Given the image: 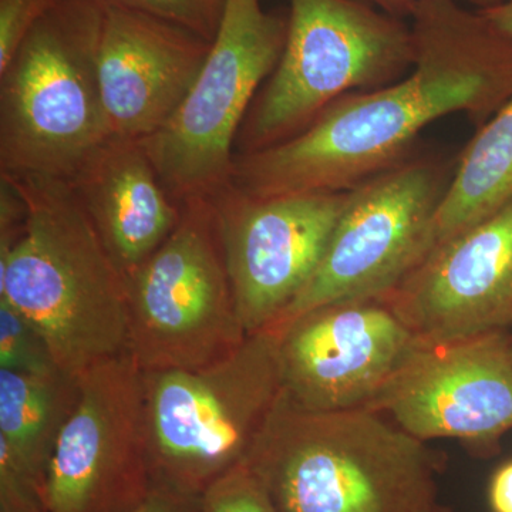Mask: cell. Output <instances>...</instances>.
<instances>
[{"mask_svg": "<svg viewBox=\"0 0 512 512\" xmlns=\"http://www.w3.org/2000/svg\"><path fill=\"white\" fill-rule=\"evenodd\" d=\"M414 64L392 84L348 94L298 136L235 156L231 183L248 197L353 190L409 157L423 128L454 113L481 123L512 96V37L458 0L410 10Z\"/></svg>", "mask_w": 512, "mask_h": 512, "instance_id": "1", "label": "cell"}, {"mask_svg": "<svg viewBox=\"0 0 512 512\" xmlns=\"http://www.w3.org/2000/svg\"><path fill=\"white\" fill-rule=\"evenodd\" d=\"M0 177L26 210L18 241L0 255V299L35 326L60 372L73 379L128 353L127 278L72 184L45 175Z\"/></svg>", "mask_w": 512, "mask_h": 512, "instance_id": "2", "label": "cell"}, {"mask_svg": "<svg viewBox=\"0 0 512 512\" xmlns=\"http://www.w3.org/2000/svg\"><path fill=\"white\" fill-rule=\"evenodd\" d=\"M247 466L279 512H426L444 456L375 410H309L284 390Z\"/></svg>", "mask_w": 512, "mask_h": 512, "instance_id": "3", "label": "cell"}, {"mask_svg": "<svg viewBox=\"0 0 512 512\" xmlns=\"http://www.w3.org/2000/svg\"><path fill=\"white\" fill-rule=\"evenodd\" d=\"M143 384L154 488L200 498L247 464L284 393L278 336L261 330L211 365L143 372Z\"/></svg>", "mask_w": 512, "mask_h": 512, "instance_id": "4", "label": "cell"}, {"mask_svg": "<svg viewBox=\"0 0 512 512\" xmlns=\"http://www.w3.org/2000/svg\"><path fill=\"white\" fill-rule=\"evenodd\" d=\"M96 12L93 0H57L0 73V174L72 181L110 140Z\"/></svg>", "mask_w": 512, "mask_h": 512, "instance_id": "5", "label": "cell"}, {"mask_svg": "<svg viewBox=\"0 0 512 512\" xmlns=\"http://www.w3.org/2000/svg\"><path fill=\"white\" fill-rule=\"evenodd\" d=\"M414 64L410 26L360 0H291L284 52L239 130L237 154L298 136L348 94L403 79Z\"/></svg>", "mask_w": 512, "mask_h": 512, "instance_id": "6", "label": "cell"}, {"mask_svg": "<svg viewBox=\"0 0 512 512\" xmlns=\"http://www.w3.org/2000/svg\"><path fill=\"white\" fill-rule=\"evenodd\" d=\"M288 20L261 0H222L220 25L200 74L173 117L141 141L177 204L227 190L235 143L256 92L284 52Z\"/></svg>", "mask_w": 512, "mask_h": 512, "instance_id": "7", "label": "cell"}, {"mask_svg": "<svg viewBox=\"0 0 512 512\" xmlns=\"http://www.w3.org/2000/svg\"><path fill=\"white\" fill-rule=\"evenodd\" d=\"M127 284L128 353L143 372L211 365L247 339L212 200L181 204L173 232Z\"/></svg>", "mask_w": 512, "mask_h": 512, "instance_id": "8", "label": "cell"}, {"mask_svg": "<svg viewBox=\"0 0 512 512\" xmlns=\"http://www.w3.org/2000/svg\"><path fill=\"white\" fill-rule=\"evenodd\" d=\"M454 165L439 157H407L350 190L318 269L269 330L320 306L392 291L429 254Z\"/></svg>", "mask_w": 512, "mask_h": 512, "instance_id": "9", "label": "cell"}, {"mask_svg": "<svg viewBox=\"0 0 512 512\" xmlns=\"http://www.w3.org/2000/svg\"><path fill=\"white\" fill-rule=\"evenodd\" d=\"M153 490L143 370L124 353L79 377L43 498L47 512H134Z\"/></svg>", "mask_w": 512, "mask_h": 512, "instance_id": "10", "label": "cell"}, {"mask_svg": "<svg viewBox=\"0 0 512 512\" xmlns=\"http://www.w3.org/2000/svg\"><path fill=\"white\" fill-rule=\"evenodd\" d=\"M366 409L414 439L457 440L490 457L512 430V356L507 330L420 343Z\"/></svg>", "mask_w": 512, "mask_h": 512, "instance_id": "11", "label": "cell"}, {"mask_svg": "<svg viewBox=\"0 0 512 512\" xmlns=\"http://www.w3.org/2000/svg\"><path fill=\"white\" fill-rule=\"evenodd\" d=\"M349 191L256 198L228 187L212 198L247 335L272 328L311 281Z\"/></svg>", "mask_w": 512, "mask_h": 512, "instance_id": "12", "label": "cell"}, {"mask_svg": "<svg viewBox=\"0 0 512 512\" xmlns=\"http://www.w3.org/2000/svg\"><path fill=\"white\" fill-rule=\"evenodd\" d=\"M272 332L286 396L319 412L369 406L419 345L383 298L320 306Z\"/></svg>", "mask_w": 512, "mask_h": 512, "instance_id": "13", "label": "cell"}, {"mask_svg": "<svg viewBox=\"0 0 512 512\" xmlns=\"http://www.w3.org/2000/svg\"><path fill=\"white\" fill-rule=\"evenodd\" d=\"M424 345L512 325V201L460 232L382 296Z\"/></svg>", "mask_w": 512, "mask_h": 512, "instance_id": "14", "label": "cell"}, {"mask_svg": "<svg viewBox=\"0 0 512 512\" xmlns=\"http://www.w3.org/2000/svg\"><path fill=\"white\" fill-rule=\"evenodd\" d=\"M96 9L94 64L110 140H147L183 103L212 40L137 10Z\"/></svg>", "mask_w": 512, "mask_h": 512, "instance_id": "15", "label": "cell"}, {"mask_svg": "<svg viewBox=\"0 0 512 512\" xmlns=\"http://www.w3.org/2000/svg\"><path fill=\"white\" fill-rule=\"evenodd\" d=\"M69 183L126 278L180 221L181 205L165 190L141 141H107Z\"/></svg>", "mask_w": 512, "mask_h": 512, "instance_id": "16", "label": "cell"}, {"mask_svg": "<svg viewBox=\"0 0 512 512\" xmlns=\"http://www.w3.org/2000/svg\"><path fill=\"white\" fill-rule=\"evenodd\" d=\"M511 201L512 96L485 121L458 157L434 217L430 251L491 217Z\"/></svg>", "mask_w": 512, "mask_h": 512, "instance_id": "17", "label": "cell"}, {"mask_svg": "<svg viewBox=\"0 0 512 512\" xmlns=\"http://www.w3.org/2000/svg\"><path fill=\"white\" fill-rule=\"evenodd\" d=\"M77 393L79 379L62 372L29 375L0 369V443L42 485Z\"/></svg>", "mask_w": 512, "mask_h": 512, "instance_id": "18", "label": "cell"}, {"mask_svg": "<svg viewBox=\"0 0 512 512\" xmlns=\"http://www.w3.org/2000/svg\"><path fill=\"white\" fill-rule=\"evenodd\" d=\"M0 369L29 375L60 372L46 340L28 319L0 299Z\"/></svg>", "mask_w": 512, "mask_h": 512, "instance_id": "19", "label": "cell"}, {"mask_svg": "<svg viewBox=\"0 0 512 512\" xmlns=\"http://www.w3.org/2000/svg\"><path fill=\"white\" fill-rule=\"evenodd\" d=\"M200 501L201 512H279L265 485L247 464L218 478Z\"/></svg>", "mask_w": 512, "mask_h": 512, "instance_id": "20", "label": "cell"}, {"mask_svg": "<svg viewBox=\"0 0 512 512\" xmlns=\"http://www.w3.org/2000/svg\"><path fill=\"white\" fill-rule=\"evenodd\" d=\"M168 20L175 25L214 39L220 25L222 0H94Z\"/></svg>", "mask_w": 512, "mask_h": 512, "instance_id": "21", "label": "cell"}, {"mask_svg": "<svg viewBox=\"0 0 512 512\" xmlns=\"http://www.w3.org/2000/svg\"><path fill=\"white\" fill-rule=\"evenodd\" d=\"M57 0H0V73Z\"/></svg>", "mask_w": 512, "mask_h": 512, "instance_id": "22", "label": "cell"}, {"mask_svg": "<svg viewBox=\"0 0 512 512\" xmlns=\"http://www.w3.org/2000/svg\"><path fill=\"white\" fill-rule=\"evenodd\" d=\"M134 512H201V501L200 498L154 488L153 493Z\"/></svg>", "mask_w": 512, "mask_h": 512, "instance_id": "23", "label": "cell"}, {"mask_svg": "<svg viewBox=\"0 0 512 512\" xmlns=\"http://www.w3.org/2000/svg\"><path fill=\"white\" fill-rule=\"evenodd\" d=\"M488 503L493 512H512V460L498 467L491 477Z\"/></svg>", "mask_w": 512, "mask_h": 512, "instance_id": "24", "label": "cell"}, {"mask_svg": "<svg viewBox=\"0 0 512 512\" xmlns=\"http://www.w3.org/2000/svg\"><path fill=\"white\" fill-rule=\"evenodd\" d=\"M480 12L483 13L485 18L490 20L500 32L512 37V0L511 2H501L495 3V5L485 6V8L480 9Z\"/></svg>", "mask_w": 512, "mask_h": 512, "instance_id": "25", "label": "cell"}, {"mask_svg": "<svg viewBox=\"0 0 512 512\" xmlns=\"http://www.w3.org/2000/svg\"><path fill=\"white\" fill-rule=\"evenodd\" d=\"M369 2L376 3L380 8L386 9L389 15H393V13H410L419 0H369ZM467 2L478 3V5H483V8L495 5V0H467Z\"/></svg>", "mask_w": 512, "mask_h": 512, "instance_id": "26", "label": "cell"}, {"mask_svg": "<svg viewBox=\"0 0 512 512\" xmlns=\"http://www.w3.org/2000/svg\"><path fill=\"white\" fill-rule=\"evenodd\" d=\"M426 512H451L450 508L446 507V505H441L440 503H436L433 507L429 508Z\"/></svg>", "mask_w": 512, "mask_h": 512, "instance_id": "27", "label": "cell"}, {"mask_svg": "<svg viewBox=\"0 0 512 512\" xmlns=\"http://www.w3.org/2000/svg\"><path fill=\"white\" fill-rule=\"evenodd\" d=\"M508 345H510L511 356H512V325L507 329Z\"/></svg>", "mask_w": 512, "mask_h": 512, "instance_id": "28", "label": "cell"}, {"mask_svg": "<svg viewBox=\"0 0 512 512\" xmlns=\"http://www.w3.org/2000/svg\"><path fill=\"white\" fill-rule=\"evenodd\" d=\"M0 512H16L12 510V508L8 507V505L0 504Z\"/></svg>", "mask_w": 512, "mask_h": 512, "instance_id": "29", "label": "cell"}, {"mask_svg": "<svg viewBox=\"0 0 512 512\" xmlns=\"http://www.w3.org/2000/svg\"><path fill=\"white\" fill-rule=\"evenodd\" d=\"M511 2V0H495V3Z\"/></svg>", "mask_w": 512, "mask_h": 512, "instance_id": "30", "label": "cell"}]
</instances>
